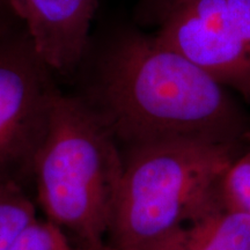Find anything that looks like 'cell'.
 I'll list each match as a JSON object with an SVG mask.
<instances>
[{"label": "cell", "mask_w": 250, "mask_h": 250, "mask_svg": "<svg viewBox=\"0 0 250 250\" xmlns=\"http://www.w3.org/2000/svg\"><path fill=\"white\" fill-rule=\"evenodd\" d=\"M70 79L122 152L169 140L249 142V120L226 86L129 23L92 33Z\"/></svg>", "instance_id": "1"}, {"label": "cell", "mask_w": 250, "mask_h": 250, "mask_svg": "<svg viewBox=\"0 0 250 250\" xmlns=\"http://www.w3.org/2000/svg\"><path fill=\"white\" fill-rule=\"evenodd\" d=\"M245 143L169 140L123 151L107 245L184 250L187 227L224 204L221 182Z\"/></svg>", "instance_id": "2"}, {"label": "cell", "mask_w": 250, "mask_h": 250, "mask_svg": "<svg viewBox=\"0 0 250 250\" xmlns=\"http://www.w3.org/2000/svg\"><path fill=\"white\" fill-rule=\"evenodd\" d=\"M123 152L99 117L72 93L56 96L34 166L36 202L83 250L107 243L123 174Z\"/></svg>", "instance_id": "3"}, {"label": "cell", "mask_w": 250, "mask_h": 250, "mask_svg": "<svg viewBox=\"0 0 250 250\" xmlns=\"http://www.w3.org/2000/svg\"><path fill=\"white\" fill-rule=\"evenodd\" d=\"M61 90L26 28L0 39V182L33 191L36 156Z\"/></svg>", "instance_id": "4"}, {"label": "cell", "mask_w": 250, "mask_h": 250, "mask_svg": "<svg viewBox=\"0 0 250 250\" xmlns=\"http://www.w3.org/2000/svg\"><path fill=\"white\" fill-rule=\"evenodd\" d=\"M155 36L250 102V0H186Z\"/></svg>", "instance_id": "5"}, {"label": "cell", "mask_w": 250, "mask_h": 250, "mask_svg": "<svg viewBox=\"0 0 250 250\" xmlns=\"http://www.w3.org/2000/svg\"><path fill=\"white\" fill-rule=\"evenodd\" d=\"M40 55L70 79L92 35L99 0H12Z\"/></svg>", "instance_id": "6"}, {"label": "cell", "mask_w": 250, "mask_h": 250, "mask_svg": "<svg viewBox=\"0 0 250 250\" xmlns=\"http://www.w3.org/2000/svg\"><path fill=\"white\" fill-rule=\"evenodd\" d=\"M184 250H250V214L219 206L187 227Z\"/></svg>", "instance_id": "7"}, {"label": "cell", "mask_w": 250, "mask_h": 250, "mask_svg": "<svg viewBox=\"0 0 250 250\" xmlns=\"http://www.w3.org/2000/svg\"><path fill=\"white\" fill-rule=\"evenodd\" d=\"M35 219L36 206L30 193L17 184L0 182V250H8Z\"/></svg>", "instance_id": "8"}, {"label": "cell", "mask_w": 250, "mask_h": 250, "mask_svg": "<svg viewBox=\"0 0 250 250\" xmlns=\"http://www.w3.org/2000/svg\"><path fill=\"white\" fill-rule=\"evenodd\" d=\"M224 204L250 214V138L249 145L229 166L221 182Z\"/></svg>", "instance_id": "9"}, {"label": "cell", "mask_w": 250, "mask_h": 250, "mask_svg": "<svg viewBox=\"0 0 250 250\" xmlns=\"http://www.w3.org/2000/svg\"><path fill=\"white\" fill-rule=\"evenodd\" d=\"M8 250H74V245L55 224L35 219L19 234Z\"/></svg>", "instance_id": "10"}, {"label": "cell", "mask_w": 250, "mask_h": 250, "mask_svg": "<svg viewBox=\"0 0 250 250\" xmlns=\"http://www.w3.org/2000/svg\"><path fill=\"white\" fill-rule=\"evenodd\" d=\"M186 0H138L136 19L142 24L160 26L175 8Z\"/></svg>", "instance_id": "11"}, {"label": "cell", "mask_w": 250, "mask_h": 250, "mask_svg": "<svg viewBox=\"0 0 250 250\" xmlns=\"http://www.w3.org/2000/svg\"><path fill=\"white\" fill-rule=\"evenodd\" d=\"M24 27L15 11L12 0H0V39Z\"/></svg>", "instance_id": "12"}, {"label": "cell", "mask_w": 250, "mask_h": 250, "mask_svg": "<svg viewBox=\"0 0 250 250\" xmlns=\"http://www.w3.org/2000/svg\"><path fill=\"white\" fill-rule=\"evenodd\" d=\"M101 250H122V249H116V248H112V247H109L107 243H105V246L103 247Z\"/></svg>", "instance_id": "13"}, {"label": "cell", "mask_w": 250, "mask_h": 250, "mask_svg": "<svg viewBox=\"0 0 250 250\" xmlns=\"http://www.w3.org/2000/svg\"><path fill=\"white\" fill-rule=\"evenodd\" d=\"M74 250H83V249H81V248H79V247H76V248H74Z\"/></svg>", "instance_id": "14"}]
</instances>
